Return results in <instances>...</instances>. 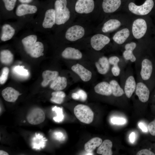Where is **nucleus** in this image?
Instances as JSON below:
<instances>
[{"instance_id":"obj_34","label":"nucleus","mask_w":155,"mask_h":155,"mask_svg":"<svg viewBox=\"0 0 155 155\" xmlns=\"http://www.w3.org/2000/svg\"><path fill=\"white\" fill-rule=\"evenodd\" d=\"M52 110L55 111L57 114V116L53 118L54 120L57 122L62 121L64 118L62 108L55 106L52 108Z\"/></svg>"},{"instance_id":"obj_39","label":"nucleus","mask_w":155,"mask_h":155,"mask_svg":"<svg viewBox=\"0 0 155 155\" xmlns=\"http://www.w3.org/2000/svg\"><path fill=\"white\" fill-rule=\"evenodd\" d=\"M148 127L150 134L153 136H155V119L149 124Z\"/></svg>"},{"instance_id":"obj_26","label":"nucleus","mask_w":155,"mask_h":155,"mask_svg":"<svg viewBox=\"0 0 155 155\" xmlns=\"http://www.w3.org/2000/svg\"><path fill=\"white\" fill-rule=\"evenodd\" d=\"M59 73L56 71H51L46 70L42 73L43 81L41 83V85L43 87L47 86L50 82L54 80L58 76Z\"/></svg>"},{"instance_id":"obj_2","label":"nucleus","mask_w":155,"mask_h":155,"mask_svg":"<svg viewBox=\"0 0 155 155\" xmlns=\"http://www.w3.org/2000/svg\"><path fill=\"white\" fill-rule=\"evenodd\" d=\"M74 113L76 118L83 123L89 124L93 121L94 113L87 105L83 104L77 105L74 109Z\"/></svg>"},{"instance_id":"obj_46","label":"nucleus","mask_w":155,"mask_h":155,"mask_svg":"<svg viewBox=\"0 0 155 155\" xmlns=\"http://www.w3.org/2000/svg\"><path fill=\"white\" fill-rule=\"evenodd\" d=\"M55 138L58 140H60L63 137V134L61 132H56L54 133Z\"/></svg>"},{"instance_id":"obj_5","label":"nucleus","mask_w":155,"mask_h":155,"mask_svg":"<svg viewBox=\"0 0 155 155\" xmlns=\"http://www.w3.org/2000/svg\"><path fill=\"white\" fill-rule=\"evenodd\" d=\"M84 29L82 26L75 25L69 28L65 34V37L68 40L74 41L82 38L84 35Z\"/></svg>"},{"instance_id":"obj_47","label":"nucleus","mask_w":155,"mask_h":155,"mask_svg":"<svg viewBox=\"0 0 155 155\" xmlns=\"http://www.w3.org/2000/svg\"><path fill=\"white\" fill-rule=\"evenodd\" d=\"M135 133L133 132H132L130 134L129 139L130 142L132 143H133L135 140Z\"/></svg>"},{"instance_id":"obj_37","label":"nucleus","mask_w":155,"mask_h":155,"mask_svg":"<svg viewBox=\"0 0 155 155\" xmlns=\"http://www.w3.org/2000/svg\"><path fill=\"white\" fill-rule=\"evenodd\" d=\"M9 69L7 67H5L3 68L2 73L0 77V83L1 84H4L6 81L9 73Z\"/></svg>"},{"instance_id":"obj_45","label":"nucleus","mask_w":155,"mask_h":155,"mask_svg":"<svg viewBox=\"0 0 155 155\" xmlns=\"http://www.w3.org/2000/svg\"><path fill=\"white\" fill-rule=\"evenodd\" d=\"M138 126L142 131L145 132L148 131V127H147L146 124L144 123L140 122L138 123Z\"/></svg>"},{"instance_id":"obj_4","label":"nucleus","mask_w":155,"mask_h":155,"mask_svg":"<svg viewBox=\"0 0 155 155\" xmlns=\"http://www.w3.org/2000/svg\"><path fill=\"white\" fill-rule=\"evenodd\" d=\"M147 24L145 20L142 18H138L133 22L132 27V34L136 39L143 37L147 30Z\"/></svg>"},{"instance_id":"obj_28","label":"nucleus","mask_w":155,"mask_h":155,"mask_svg":"<svg viewBox=\"0 0 155 155\" xmlns=\"http://www.w3.org/2000/svg\"><path fill=\"white\" fill-rule=\"evenodd\" d=\"M102 143V140L100 138L98 137L93 138L85 144L84 149L87 152H92L96 147H99Z\"/></svg>"},{"instance_id":"obj_15","label":"nucleus","mask_w":155,"mask_h":155,"mask_svg":"<svg viewBox=\"0 0 155 155\" xmlns=\"http://www.w3.org/2000/svg\"><path fill=\"white\" fill-rule=\"evenodd\" d=\"M121 4V0H103L102 7L105 13H111L116 11Z\"/></svg>"},{"instance_id":"obj_22","label":"nucleus","mask_w":155,"mask_h":155,"mask_svg":"<svg viewBox=\"0 0 155 155\" xmlns=\"http://www.w3.org/2000/svg\"><path fill=\"white\" fill-rule=\"evenodd\" d=\"M129 35V29L124 28L116 33L113 37V39L117 44H121L125 42Z\"/></svg>"},{"instance_id":"obj_9","label":"nucleus","mask_w":155,"mask_h":155,"mask_svg":"<svg viewBox=\"0 0 155 155\" xmlns=\"http://www.w3.org/2000/svg\"><path fill=\"white\" fill-rule=\"evenodd\" d=\"M38 11V8L34 5L28 3H22L19 5L16 10V14L18 17L32 14L36 13Z\"/></svg>"},{"instance_id":"obj_11","label":"nucleus","mask_w":155,"mask_h":155,"mask_svg":"<svg viewBox=\"0 0 155 155\" xmlns=\"http://www.w3.org/2000/svg\"><path fill=\"white\" fill-rule=\"evenodd\" d=\"M135 93L139 100L142 102H145L149 99V90L146 86L143 83L139 82L136 84Z\"/></svg>"},{"instance_id":"obj_1","label":"nucleus","mask_w":155,"mask_h":155,"mask_svg":"<svg viewBox=\"0 0 155 155\" xmlns=\"http://www.w3.org/2000/svg\"><path fill=\"white\" fill-rule=\"evenodd\" d=\"M67 0H56L54 4L55 24L60 25L65 23L70 17V12L67 7Z\"/></svg>"},{"instance_id":"obj_50","label":"nucleus","mask_w":155,"mask_h":155,"mask_svg":"<svg viewBox=\"0 0 155 155\" xmlns=\"http://www.w3.org/2000/svg\"><path fill=\"white\" fill-rule=\"evenodd\" d=\"M9 154L6 152L2 150H0V155H8Z\"/></svg>"},{"instance_id":"obj_20","label":"nucleus","mask_w":155,"mask_h":155,"mask_svg":"<svg viewBox=\"0 0 155 155\" xmlns=\"http://www.w3.org/2000/svg\"><path fill=\"white\" fill-rule=\"evenodd\" d=\"M94 90L96 93L102 95L109 96L112 94L110 84L106 82L98 83L94 87Z\"/></svg>"},{"instance_id":"obj_18","label":"nucleus","mask_w":155,"mask_h":155,"mask_svg":"<svg viewBox=\"0 0 155 155\" xmlns=\"http://www.w3.org/2000/svg\"><path fill=\"white\" fill-rule=\"evenodd\" d=\"M62 57L66 59H79L82 57V54L78 50L71 47L65 48L62 52Z\"/></svg>"},{"instance_id":"obj_31","label":"nucleus","mask_w":155,"mask_h":155,"mask_svg":"<svg viewBox=\"0 0 155 155\" xmlns=\"http://www.w3.org/2000/svg\"><path fill=\"white\" fill-rule=\"evenodd\" d=\"M112 94L115 97H120L124 94L123 89L121 87L118 82L115 80H112L109 82Z\"/></svg>"},{"instance_id":"obj_43","label":"nucleus","mask_w":155,"mask_h":155,"mask_svg":"<svg viewBox=\"0 0 155 155\" xmlns=\"http://www.w3.org/2000/svg\"><path fill=\"white\" fill-rule=\"evenodd\" d=\"M137 155H154L155 154L150 150L147 149H143L139 151Z\"/></svg>"},{"instance_id":"obj_8","label":"nucleus","mask_w":155,"mask_h":155,"mask_svg":"<svg viewBox=\"0 0 155 155\" xmlns=\"http://www.w3.org/2000/svg\"><path fill=\"white\" fill-rule=\"evenodd\" d=\"M94 7L93 0H78L75 3V9L78 13L87 14L92 12Z\"/></svg>"},{"instance_id":"obj_17","label":"nucleus","mask_w":155,"mask_h":155,"mask_svg":"<svg viewBox=\"0 0 155 155\" xmlns=\"http://www.w3.org/2000/svg\"><path fill=\"white\" fill-rule=\"evenodd\" d=\"M15 32V29L11 25L5 24L1 27L0 39L3 41L9 40L13 37Z\"/></svg>"},{"instance_id":"obj_21","label":"nucleus","mask_w":155,"mask_h":155,"mask_svg":"<svg viewBox=\"0 0 155 155\" xmlns=\"http://www.w3.org/2000/svg\"><path fill=\"white\" fill-rule=\"evenodd\" d=\"M109 64L108 59L106 57L103 56L100 58L96 62L95 66L99 73L105 74L109 69Z\"/></svg>"},{"instance_id":"obj_14","label":"nucleus","mask_w":155,"mask_h":155,"mask_svg":"<svg viewBox=\"0 0 155 155\" xmlns=\"http://www.w3.org/2000/svg\"><path fill=\"white\" fill-rule=\"evenodd\" d=\"M31 57L37 58L43 55L44 46L43 43L37 41L31 47L25 50Z\"/></svg>"},{"instance_id":"obj_32","label":"nucleus","mask_w":155,"mask_h":155,"mask_svg":"<svg viewBox=\"0 0 155 155\" xmlns=\"http://www.w3.org/2000/svg\"><path fill=\"white\" fill-rule=\"evenodd\" d=\"M51 95V101L57 104L62 103L63 102L64 98L65 96V93L60 90L53 92Z\"/></svg>"},{"instance_id":"obj_49","label":"nucleus","mask_w":155,"mask_h":155,"mask_svg":"<svg viewBox=\"0 0 155 155\" xmlns=\"http://www.w3.org/2000/svg\"><path fill=\"white\" fill-rule=\"evenodd\" d=\"M22 3H28L31 2L33 0H18Z\"/></svg>"},{"instance_id":"obj_13","label":"nucleus","mask_w":155,"mask_h":155,"mask_svg":"<svg viewBox=\"0 0 155 155\" xmlns=\"http://www.w3.org/2000/svg\"><path fill=\"white\" fill-rule=\"evenodd\" d=\"M153 69L152 62L147 59L143 60L141 63L140 75L142 79L144 80H148L150 78Z\"/></svg>"},{"instance_id":"obj_7","label":"nucleus","mask_w":155,"mask_h":155,"mask_svg":"<svg viewBox=\"0 0 155 155\" xmlns=\"http://www.w3.org/2000/svg\"><path fill=\"white\" fill-rule=\"evenodd\" d=\"M110 41V38L107 36L101 34H97L91 37L90 43L93 49L99 51L108 44Z\"/></svg>"},{"instance_id":"obj_35","label":"nucleus","mask_w":155,"mask_h":155,"mask_svg":"<svg viewBox=\"0 0 155 155\" xmlns=\"http://www.w3.org/2000/svg\"><path fill=\"white\" fill-rule=\"evenodd\" d=\"M6 9L8 11H12L14 9L17 0H2Z\"/></svg>"},{"instance_id":"obj_30","label":"nucleus","mask_w":155,"mask_h":155,"mask_svg":"<svg viewBox=\"0 0 155 155\" xmlns=\"http://www.w3.org/2000/svg\"><path fill=\"white\" fill-rule=\"evenodd\" d=\"M0 61L1 62L5 65H9L11 63L13 59V55L9 50L5 49L0 52Z\"/></svg>"},{"instance_id":"obj_16","label":"nucleus","mask_w":155,"mask_h":155,"mask_svg":"<svg viewBox=\"0 0 155 155\" xmlns=\"http://www.w3.org/2000/svg\"><path fill=\"white\" fill-rule=\"evenodd\" d=\"M2 95L4 99L10 102H15L21 94L19 92L13 88L7 87L2 91Z\"/></svg>"},{"instance_id":"obj_29","label":"nucleus","mask_w":155,"mask_h":155,"mask_svg":"<svg viewBox=\"0 0 155 155\" xmlns=\"http://www.w3.org/2000/svg\"><path fill=\"white\" fill-rule=\"evenodd\" d=\"M37 36L34 34L26 36L22 40L21 42L25 50L31 47L37 41Z\"/></svg>"},{"instance_id":"obj_3","label":"nucleus","mask_w":155,"mask_h":155,"mask_svg":"<svg viewBox=\"0 0 155 155\" xmlns=\"http://www.w3.org/2000/svg\"><path fill=\"white\" fill-rule=\"evenodd\" d=\"M154 5L153 0H146L141 5H137L133 2H130L128 5L129 10L134 14L144 16L148 14L152 10Z\"/></svg>"},{"instance_id":"obj_10","label":"nucleus","mask_w":155,"mask_h":155,"mask_svg":"<svg viewBox=\"0 0 155 155\" xmlns=\"http://www.w3.org/2000/svg\"><path fill=\"white\" fill-rule=\"evenodd\" d=\"M55 24V9H49L46 11L42 22V26L44 29H50Z\"/></svg>"},{"instance_id":"obj_33","label":"nucleus","mask_w":155,"mask_h":155,"mask_svg":"<svg viewBox=\"0 0 155 155\" xmlns=\"http://www.w3.org/2000/svg\"><path fill=\"white\" fill-rule=\"evenodd\" d=\"M12 70L15 74L22 77H27L29 75L28 70L24 68L22 66H16L13 67Z\"/></svg>"},{"instance_id":"obj_42","label":"nucleus","mask_w":155,"mask_h":155,"mask_svg":"<svg viewBox=\"0 0 155 155\" xmlns=\"http://www.w3.org/2000/svg\"><path fill=\"white\" fill-rule=\"evenodd\" d=\"M136 44L134 42H131L126 44L125 46V50H130L132 51L136 47Z\"/></svg>"},{"instance_id":"obj_19","label":"nucleus","mask_w":155,"mask_h":155,"mask_svg":"<svg viewBox=\"0 0 155 155\" xmlns=\"http://www.w3.org/2000/svg\"><path fill=\"white\" fill-rule=\"evenodd\" d=\"M136 84L134 77L130 75L126 79L124 86V92L127 97L129 98L135 90Z\"/></svg>"},{"instance_id":"obj_25","label":"nucleus","mask_w":155,"mask_h":155,"mask_svg":"<svg viewBox=\"0 0 155 155\" xmlns=\"http://www.w3.org/2000/svg\"><path fill=\"white\" fill-rule=\"evenodd\" d=\"M47 140L40 133H36L32 141V146L33 149L40 150L44 148L45 146Z\"/></svg>"},{"instance_id":"obj_48","label":"nucleus","mask_w":155,"mask_h":155,"mask_svg":"<svg viewBox=\"0 0 155 155\" xmlns=\"http://www.w3.org/2000/svg\"><path fill=\"white\" fill-rule=\"evenodd\" d=\"M71 97L73 99L75 100H78L80 99L79 96L77 92L73 93L71 95Z\"/></svg>"},{"instance_id":"obj_40","label":"nucleus","mask_w":155,"mask_h":155,"mask_svg":"<svg viewBox=\"0 0 155 155\" xmlns=\"http://www.w3.org/2000/svg\"><path fill=\"white\" fill-rule=\"evenodd\" d=\"M80 96V100L82 101H86L87 98V95L85 91L82 90H79L77 92Z\"/></svg>"},{"instance_id":"obj_6","label":"nucleus","mask_w":155,"mask_h":155,"mask_svg":"<svg viewBox=\"0 0 155 155\" xmlns=\"http://www.w3.org/2000/svg\"><path fill=\"white\" fill-rule=\"evenodd\" d=\"M45 116L44 112L40 108H35L28 114L26 119L28 123L33 125H36L43 122Z\"/></svg>"},{"instance_id":"obj_41","label":"nucleus","mask_w":155,"mask_h":155,"mask_svg":"<svg viewBox=\"0 0 155 155\" xmlns=\"http://www.w3.org/2000/svg\"><path fill=\"white\" fill-rule=\"evenodd\" d=\"M108 61L110 64L114 65H117L120 61L119 58L117 56H113L110 57Z\"/></svg>"},{"instance_id":"obj_38","label":"nucleus","mask_w":155,"mask_h":155,"mask_svg":"<svg viewBox=\"0 0 155 155\" xmlns=\"http://www.w3.org/2000/svg\"><path fill=\"white\" fill-rule=\"evenodd\" d=\"M111 121L114 124L123 125L126 123V120L123 118L113 117L111 119Z\"/></svg>"},{"instance_id":"obj_51","label":"nucleus","mask_w":155,"mask_h":155,"mask_svg":"<svg viewBox=\"0 0 155 155\" xmlns=\"http://www.w3.org/2000/svg\"></svg>"},{"instance_id":"obj_12","label":"nucleus","mask_w":155,"mask_h":155,"mask_svg":"<svg viewBox=\"0 0 155 155\" xmlns=\"http://www.w3.org/2000/svg\"><path fill=\"white\" fill-rule=\"evenodd\" d=\"M71 69L73 71L80 77L83 81L88 82L91 79L92 73L82 65L77 63L72 66Z\"/></svg>"},{"instance_id":"obj_24","label":"nucleus","mask_w":155,"mask_h":155,"mask_svg":"<svg viewBox=\"0 0 155 155\" xmlns=\"http://www.w3.org/2000/svg\"><path fill=\"white\" fill-rule=\"evenodd\" d=\"M67 80L64 77L57 76L51 83L50 87L55 91H60L64 89L67 86Z\"/></svg>"},{"instance_id":"obj_27","label":"nucleus","mask_w":155,"mask_h":155,"mask_svg":"<svg viewBox=\"0 0 155 155\" xmlns=\"http://www.w3.org/2000/svg\"><path fill=\"white\" fill-rule=\"evenodd\" d=\"M121 22L117 19H110L105 22L102 28V31L106 33L115 30L121 25Z\"/></svg>"},{"instance_id":"obj_23","label":"nucleus","mask_w":155,"mask_h":155,"mask_svg":"<svg viewBox=\"0 0 155 155\" xmlns=\"http://www.w3.org/2000/svg\"><path fill=\"white\" fill-rule=\"evenodd\" d=\"M112 142L110 140H105L98 148L97 153L102 155H112Z\"/></svg>"},{"instance_id":"obj_44","label":"nucleus","mask_w":155,"mask_h":155,"mask_svg":"<svg viewBox=\"0 0 155 155\" xmlns=\"http://www.w3.org/2000/svg\"><path fill=\"white\" fill-rule=\"evenodd\" d=\"M111 71L113 75L116 77L120 74V69L118 65H114L112 68Z\"/></svg>"},{"instance_id":"obj_36","label":"nucleus","mask_w":155,"mask_h":155,"mask_svg":"<svg viewBox=\"0 0 155 155\" xmlns=\"http://www.w3.org/2000/svg\"><path fill=\"white\" fill-rule=\"evenodd\" d=\"M124 59L127 60H130L131 62H134L136 60V58L134 55L133 51L130 50H125L123 53Z\"/></svg>"}]
</instances>
